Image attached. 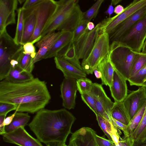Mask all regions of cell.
<instances>
[{
  "label": "cell",
  "mask_w": 146,
  "mask_h": 146,
  "mask_svg": "<svg viewBox=\"0 0 146 146\" xmlns=\"http://www.w3.org/2000/svg\"><path fill=\"white\" fill-rule=\"evenodd\" d=\"M11 64V69L5 79L6 81L19 83L28 82L34 78L31 73L24 70L19 65L17 60H12Z\"/></svg>",
  "instance_id": "21"
},
{
  "label": "cell",
  "mask_w": 146,
  "mask_h": 146,
  "mask_svg": "<svg viewBox=\"0 0 146 146\" xmlns=\"http://www.w3.org/2000/svg\"><path fill=\"white\" fill-rule=\"evenodd\" d=\"M68 146H77L76 145L74 144H71V145H68Z\"/></svg>",
  "instance_id": "54"
},
{
  "label": "cell",
  "mask_w": 146,
  "mask_h": 146,
  "mask_svg": "<svg viewBox=\"0 0 146 146\" xmlns=\"http://www.w3.org/2000/svg\"><path fill=\"white\" fill-rule=\"evenodd\" d=\"M111 117L127 125L131 121L122 102H115L111 112Z\"/></svg>",
  "instance_id": "26"
},
{
  "label": "cell",
  "mask_w": 146,
  "mask_h": 146,
  "mask_svg": "<svg viewBox=\"0 0 146 146\" xmlns=\"http://www.w3.org/2000/svg\"><path fill=\"white\" fill-rule=\"evenodd\" d=\"M96 116L97 120L101 129L109 139L112 141L111 135L113 129L115 127L112 122H110L100 115L97 114Z\"/></svg>",
  "instance_id": "33"
},
{
  "label": "cell",
  "mask_w": 146,
  "mask_h": 146,
  "mask_svg": "<svg viewBox=\"0 0 146 146\" xmlns=\"http://www.w3.org/2000/svg\"><path fill=\"white\" fill-rule=\"evenodd\" d=\"M104 1V0H98L86 11L83 12L82 20L89 22L93 19L95 18Z\"/></svg>",
  "instance_id": "34"
},
{
  "label": "cell",
  "mask_w": 146,
  "mask_h": 146,
  "mask_svg": "<svg viewBox=\"0 0 146 146\" xmlns=\"http://www.w3.org/2000/svg\"><path fill=\"white\" fill-rule=\"evenodd\" d=\"M96 134L91 128L82 127L72 133L68 145L74 144L77 146H100L96 140Z\"/></svg>",
  "instance_id": "17"
},
{
  "label": "cell",
  "mask_w": 146,
  "mask_h": 146,
  "mask_svg": "<svg viewBox=\"0 0 146 146\" xmlns=\"http://www.w3.org/2000/svg\"><path fill=\"white\" fill-rule=\"evenodd\" d=\"M76 83L77 90L81 95L90 92L93 84L91 80L86 77L77 80Z\"/></svg>",
  "instance_id": "35"
},
{
  "label": "cell",
  "mask_w": 146,
  "mask_h": 146,
  "mask_svg": "<svg viewBox=\"0 0 146 146\" xmlns=\"http://www.w3.org/2000/svg\"><path fill=\"white\" fill-rule=\"evenodd\" d=\"M57 57L63 58L79 69L83 70L73 42L71 41Z\"/></svg>",
  "instance_id": "25"
},
{
  "label": "cell",
  "mask_w": 146,
  "mask_h": 146,
  "mask_svg": "<svg viewBox=\"0 0 146 146\" xmlns=\"http://www.w3.org/2000/svg\"><path fill=\"white\" fill-rule=\"evenodd\" d=\"M137 52L117 41L110 45L111 62L115 70L127 80L130 77L131 65Z\"/></svg>",
  "instance_id": "5"
},
{
  "label": "cell",
  "mask_w": 146,
  "mask_h": 146,
  "mask_svg": "<svg viewBox=\"0 0 146 146\" xmlns=\"http://www.w3.org/2000/svg\"><path fill=\"white\" fill-rule=\"evenodd\" d=\"M77 80L71 78H64L60 86L61 97L62 106L68 110L74 109L77 90Z\"/></svg>",
  "instance_id": "14"
},
{
  "label": "cell",
  "mask_w": 146,
  "mask_h": 146,
  "mask_svg": "<svg viewBox=\"0 0 146 146\" xmlns=\"http://www.w3.org/2000/svg\"><path fill=\"white\" fill-rule=\"evenodd\" d=\"M33 58L30 54L25 53L23 47L17 59L19 65L23 69L31 73L34 66L31 65Z\"/></svg>",
  "instance_id": "29"
},
{
  "label": "cell",
  "mask_w": 146,
  "mask_h": 146,
  "mask_svg": "<svg viewBox=\"0 0 146 146\" xmlns=\"http://www.w3.org/2000/svg\"><path fill=\"white\" fill-rule=\"evenodd\" d=\"M54 62L56 68L63 73L64 78H71L77 80L86 78V74L63 58L55 57Z\"/></svg>",
  "instance_id": "20"
},
{
  "label": "cell",
  "mask_w": 146,
  "mask_h": 146,
  "mask_svg": "<svg viewBox=\"0 0 146 146\" xmlns=\"http://www.w3.org/2000/svg\"><path fill=\"white\" fill-rule=\"evenodd\" d=\"M17 0H0V33L8 25L15 23Z\"/></svg>",
  "instance_id": "15"
},
{
  "label": "cell",
  "mask_w": 146,
  "mask_h": 146,
  "mask_svg": "<svg viewBox=\"0 0 146 146\" xmlns=\"http://www.w3.org/2000/svg\"><path fill=\"white\" fill-rule=\"evenodd\" d=\"M131 86L145 87L146 85V64L135 75L128 80Z\"/></svg>",
  "instance_id": "31"
},
{
  "label": "cell",
  "mask_w": 146,
  "mask_h": 146,
  "mask_svg": "<svg viewBox=\"0 0 146 146\" xmlns=\"http://www.w3.org/2000/svg\"><path fill=\"white\" fill-rule=\"evenodd\" d=\"M114 9L113 6V5L111 3L109 5L108 7L105 12V13L109 15V18L111 17V16L114 12Z\"/></svg>",
  "instance_id": "46"
},
{
  "label": "cell",
  "mask_w": 146,
  "mask_h": 146,
  "mask_svg": "<svg viewBox=\"0 0 146 146\" xmlns=\"http://www.w3.org/2000/svg\"><path fill=\"white\" fill-rule=\"evenodd\" d=\"M95 27V25L92 22L90 21L88 23L87 28L89 31L92 30Z\"/></svg>",
  "instance_id": "49"
},
{
  "label": "cell",
  "mask_w": 146,
  "mask_h": 146,
  "mask_svg": "<svg viewBox=\"0 0 146 146\" xmlns=\"http://www.w3.org/2000/svg\"><path fill=\"white\" fill-rule=\"evenodd\" d=\"M18 2L20 4H21L23 2H25L26 0H18Z\"/></svg>",
  "instance_id": "53"
},
{
  "label": "cell",
  "mask_w": 146,
  "mask_h": 146,
  "mask_svg": "<svg viewBox=\"0 0 146 146\" xmlns=\"http://www.w3.org/2000/svg\"><path fill=\"white\" fill-rule=\"evenodd\" d=\"M124 10L123 7L121 5H119L116 6L114 9V12L116 15L122 13Z\"/></svg>",
  "instance_id": "45"
},
{
  "label": "cell",
  "mask_w": 146,
  "mask_h": 146,
  "mask_svg": "<svg viewBox=\"0 0 146 146\" xmlns=\"http://www.w3.org/2000/svg\"><path fill=\"white\" fill-rule=\"evenodd\" d=\"M146 15V5L131 15L115 29L109 35L110 41H118L137 21Z\"/></svg>",
  "instance_id": "16"
},
{
  "label": "cell",
  "mask_w": 146,
  "mask_h": 146,
  "mask_svg": "<svg viewBox=\"0 0 146 146\" xmlns=\"http://www.w3.org/2000/svg\"><path fill=\"white\" fill-rule=\"evenodd\" d=\"M94 72L97 78L101 79L102 77V73L98 66L94 70Z\"/></svg>",
  "instance_id": "47"
},
{
  "label": "cell",
  "mask_w": 146,
  "mask_h": 146,
  "mask_svg": "<svg viewBox=\"0 0 146 146\" xmlns=\"http://www.w3.org/2000/svg\"><path fill=\"white\" fill-rule=\"evenodd\" d=\"M100 25L101 23H99L91 31L87 29L85 32L73 42L77 55L79 59H84L88 55L99 34Z\"/></svg>",
  "instance_id": "11"
},
{
  "label": "cell",
  "mask_w": 146,
  "mask_h": 146,
  "mask_svg": "<svg viewBox=\"0 0 146 146\" xmlns=\"http://www.w3.org/2000/svg\"><path fill=\"white\" fill-rule=\"evenodd\" d=\"M142 52L146 54V40L144 43L143 47L142 50Z\"/></svg>",
  "instance_id": "52"
},
{
  "label": "cell",
  "mask_w": 146,
  "mask_h": 146,
  "mask_svg": "<svg viewBox=\"0 0 146 146\" xmlns=\"http://www.w3.org/2000/svg\"><path fill=\"white\" fill-rule=\"evenodd\" d=\"M146 103L131 119L127 125V130L129 136L135 131L140 124L144 114Z\"/></svg>",
  "instance_id": "32"
},
{
  "label": "cell",
  "mask_w": 146,
  "mask_h": 146,
  "mask_svg": "<svg viewBox=\"0 0 146 146\" xmlns=\"http://www.w3.org/2000/svg\"><path fill=\"white\" fill-rule=\"evenodd\" d=\"M146 64V54L137 52L131 65L130 77L135 75Z\"/></svg>",
  "instance_id": "28"
},
{
  "label": "cell",
  "mask_w": 146,
  "mask_h": 146,
  "mask_svg": "<svg viewBox=\"0 0 146 146\" xmlns=\"http://www.w3.org/2000/svg\"><path fill=\"white\" fill-rule=\"evenodd\" d=\"M33 44L32 42H28L23 45V48L25 53L31 54L34 58L36 52Z\"/></svg>",
  "instance_id": "39"
},
{
  "label": "cell",
  "mask_w": 146,
  "mask_h": 146,
  "mask_svg": "<svg viewBox=\"0 0 146 146\" xmlns=\"http://www.w3.org/2000/svg\"><path fill=\"white\" fill-rule=\"evenodd\" d=\"M73 32L61 31V34L50 50L46 54L44 59L57 56L72 41Z\"/></svg>",
  "instance_id": "22"
},
{
  "label": "cell",
  "mask_w": 146,
  "mask_h": 146,
  "mask_svg": "<svg viewBox=\"0 0 146 146\" xmlns=\"http://www.w3.org/2000/svg\"><path fill=\"white\" fill-rule=\"evenodd\" d=\"M130 119L133 118L146 102V90L141 87L131 91L123 101Z\"/></svg>",
  "instance_id": "13"
},
{
  "label": "cell",
  "mask_w": 146,
  "mask_h": 146,
  "mask_svg": "<svg viewBox=\"0 0 146 146\" xmlns=\"http://www.w3.org/2000/svg\"><path fill=\"white\" fill-rule=\"evenodd\" d=\"M51 99L46 83L38 78L28 82H0V102L14 104L17 112L34 113L44 108Z\"/></svg>",
  "instance_id": "1"
},
{
  "label": "cell",
  "mask_w": 146,
  "mask_h": 146,
  "mask_svg": "<svg viewBox=\"0 0 146 146\" xmlns=\"http://www.w3.org/2000/svg\"><path fill=\"white\" fill-rule=\"evenodd\" d=\"M110 42L108 33L99 34L90 52L86 58L83 60L81 64L86 74H92L95 68L109 53Z\"/></svg>",
  "instance_id": "6"
},
{
  "label": "cell",
  "mask_w": 146,
  "mask_h": 146,
  "mask_svg": "<svg viewBox=\"0 0 146 146\" xmlns=\"http://www.w3.org/2000/svg\"><path fill=\"white\" fill-rule=\"evenodd\" d=\"M64 143L59 142H52L46 144V146H62Z\"/></svg>",
  "instance_id": "48"
},
{
  "label": "cell",
  "mask_w": 146,
  "mask_h": 146,
  "mask_svg": "<svg viewBox=\"0 0 146 146\" xmlns=\"http://www.w3.org/2000/svg\"><path fill=\"white\" fill-rule=\"evenodd\" d=\"M18 17L16 33L13 38L17 45L21 44L24 27L23 10L20 8L17 10Z\"/></svg>",
  "instance_id": "30"
},
{
  "label": "cell",
  "mask_w": 146,
  "mask_h": 146,
  "mask_svg": "<svg viewBox=\"0 0 146 146\" xmlns=\"http://www.w3.org/2000/svg\"><path fill=\"white\" fill-rule=\"evenodd\" d=\"M127 80L114 70L111 84L110 87L111 96L115 102H122L127 95Z\"/></svg>",
  "instance_id": "19"
},
{
  "label": "cell",
  "mask_w": 146,
  "mask_h": 146,
  "mask_svg": "<svg viewBox=\"0 0 146 146\" xmlns=\"http://www.w3.org/2000/svg\"><path fill=\"white\" fill-rule=\"evenodd\" d=\"M111 121L115 127L118 128L123 132L125 137L129 136L127 131V125H126L119 121L111 117Z\"/></svg>",
  "instance_id": "41"
},
{
  "label": "cell",
  "mask_w": 146,
  "mask_h": 146,
  "mask_svg": "<svg viewBox=\"0 0 146 146\" xmlns=\"http://www.w3.org/2000/svg\"><path fill=\"white\" fill-rule=\"evenodd\" d=\"M146 40V15L137 21L117 42L133 51L141 52Z\"/></svg>",
  "instance_id": "8"
},
{
  "label": "cell",
  "mask_w": 146,
  "mask_h": 146,
  "mask_svg": "<svg viewBox=\"0 0 146 146\" xmlns=\"http://www.w3.org/2000/svg\"><path fill=\"white\" fill-rule=\"evenodd\" d=\"M57 7L55 1L43 0L35 5L23 10L24 19L31 14H34L36 18L34 33L29 42L33 44L42 38L41 33L47 24L54 13Z\"/></svg>",
  "instance_id": "4"
},
{
  "label": "cell",
  "mask_w": 146,
  "mask_h": 146,
  "mask_svg": "<svg viewBox=\"0 0 146 146\" xmlns=\"http://www.w3.org/2000/svg\"><path fill=\"white\" fill-rule=\"evenodd\" d=\"M43 0H27L24 2L21 7L25 10L30 8L40 3Z\"/></svg>",
  "instance_id": "42"
},
{
  "label": "cell",
  "mask_w": 146,
  "mask_h": 146,
  "mask_svg": "<svg viewBox=\"0 0 146 146\" xmlns=\"http://www.w3.org/2000/svg\"><path fill=\"white\" fill-rule=\"evenodd\" d=\"M62 146H68V145H66V144H65V143H63Z\"/></svg>",
  "instance_id": "55"
},
{
  "label": "cell",
  "mask_w": 146,
  "mask_h": 146,
  "mask_svg": "<svg viewBox=\"0 0 146 146\" xmlns=\"http://www.w3.org/2000/svg\"><path fill=\"white\" fill-rule=\"evenodd\" d=\"M76 119L65 109L44 108L36 112L28 125L41 142L45 144L56 141L65 143Z\"/></svg>",
  "instance_id": "2"
},
{
  "label": "cell",
  "mask_w": 146,
  "mask_h": 146,
  "mask_svg": "<svg viewBox=\"0 0 146 146\" xmlns=\"http://www.w3.org/2000/svg\"><path fill=\"white\" fill-rule=\"evenodd\" d=\"M88 93L94 98L97 114L111 122V112L114 102L107 96L102 85L93 83L91 90Z\"/></svg>",
  "instance_id": "10"
},
{
  "label": "cell",
  "mask_w": 146,
  "mask_h": 146,
  "mask_svg": "<svg viewBox=\"0 0 146 146\" xmlns=\"http://www.w3.org/2000/svg\"><path fill=\"white\" fill-rule=\"evenodd\" d=\"M17 112V110H15L14 113L5 118L4 122V125L5 126L9 125L11 123Z\"/></svg>",
  "instance_id": "44"
},
{
  "label": "cell",
  "mask_w": 146,
  "mask_h": 146,
  "mask_svg": "<svg viewBox=\"0 0 146 146\" xmlns=\"http://www.w3.org/2000/svg\"><path fill=\"white\" fill-rule=\"evenodd\" d=\"M55 1L56 9L42 32V38L56 30L73 32L82 19L83 12L78 0Z\"/></svg>",
  "instance_id": "3"
},
{
  "label": "cell",
  "mask_w": 146,
  "mask_h": 146,
  "mask_svg": "<svg viewBox=\"0 0 146 146\" xmlns=\"http://www.w3.org/2000/svg\"><path fill=\"white\" fill-rule=\"evenodd\" d=\"M82 100L95 113L97 114L96 110L95 103L92 96L89 93H84L81 95Z\"/></svg>",
  "instance_id": "37"
},
{
  "label": "cell",
  "mask_w": 146,
  "mask_h": 146,
  "mask_svg": "<svg viewBox=\"0 0 146 146\" xmlns=\"http://www.w3.org/2000/svg\"><path fill=\"white\" fill-rule=\"evenodd\" d=\"M88 22L81 20L73 32L72 42H74L76 41L85 32L87 29V25Z\"/></svg>",
  "instance_id": "36"
},
{
  "label": "cell",
  "mask_w": 146,
  "mask_h": 146,
  "mask_svg": "<svg viewBox=\"0 0 146 146\" xmlns=\"http://www.w3.org/2000/svg\"><path fill=\"white\" fill-rule=\"evenodd\" d=\"M61 31L54 32L42 38L36 42V46L39 49L33 60L31 65L34 66L36 62L44 58L46 54L51 49L61 34Z\"/></svg>",
  "instance_id": "18"
},
{
  "label": "cell",
  "mask_w": 146,
  "mask_h": 146,
  "mask_svg": "<svg viewBox=\"0 0 146 146\" xmlns=\"http://www.w3.org/2000/svg\"><path fill=\"white\" fill-rule=\"evenodd\" d=\"M7 115H0V134L2 135L6 133L5 127L4 125V122Z\"/></svg>",
  "instance_id": "43"
},
{
  "label": "cell",
  "mask_w": 146,
  "mask_h": 146,
  "mask_svg": "<svg viewBox=\"0 0 146 146\" xmlns=\"http://www.w3.org/2000/svg\"><path fill=\"white\" fill-rule=\"evenodd\" d=\"M2 136L5 142L19 146H43L38 139L29 134L24 127H21L13 131L6 133Z\"/></svg>",
  "instance_id": "12"
},
{
  "label": "cell",
  "mask_w": 146,
  "mask_h": 146,
  "mask_svg": "<svg viewBox=\"0 0 146 146\" xmlns=\"http://www.w3.org/2000/svg\"><path fill=\"white\" fill-rule=\"evenodd\" d=\"M133 146H146V141L142 143L134 144Z\"/></svg>",
  "instance_id": "50"
},
{
  "label": "cell",
  "mask_w": 146,
  "mask_h": 146,
  "mask_svg": "<svg viewBox=\"0 0 146 146\" xmlns=\"http://www.w3.org/2000/svg\"><path fill=\"white\" fill-rule=\"evenodd\" d=\"M17 108V106L14 104L0 102V115H7L9 112L16 110Z\"/></svg>",
  "instance_id": "38"
},
{
  "label": "cell",
  "mask_w": 146,
  "mask_h": 146,
  "mask_svg": "<svg viewBox=\"0 0 146 146\" xmlns=\"http://www.w3.org/2000/svg\"><path fill=\"white\" fill-rule=\"evenodd\" d=\"M95 137L97 142L100 146H114L115 145L113 141L100 136L96 134Z\"/></svg>",
  "instance_id": "40"
},
{
  "label": "cell",
  "mask_w": 146,
  "mask_h": 146,
  "mask_svg": "<svg viewBox=\"0 0 146 146\" xmlns=\"http://www.w3.org/2000/svg\"><path fill=\"white\" fill-rule=\"evenodd\" d=\"M146 5V0H134L121 13L104 19L101 23L99 34L106 33L110 35L116 27L134 13Z\"/></svg>",
  "instance_id": "9"
},
{
  "label": "cell",
  "mask_w": 146,
  "mask_h": 146,
  "mask_svg": "<svg viewBox=\"0 0 146 146\" xmlns=\"http://www.w3.org/2000/svg\"><path fill=\"white\" fill-rule=\"evenodd\" d=\"M121 1L120 0H112L111 1V3H112L113 5H115L120 3Z\"/></svg>",
  "instance_id": "51"
},
{
  "label": "cell",
  "mask_w": 146,
  "mask_h": 146,
  "mask_svg": "<svg viewBox=\"0 0 146 146\" xmlns=\"http://www.w3.org/2000/svg\"><path fill=\"white\" fill-rule=\"evenodd\" d=\"M22 45H17L6 29L0 33V81L5 79L11 68V62Z\"/></svg>",
  "instance_id": "7"
},
{
  "label": "cell",
  "mask_w": 146,
  "mask_h": 146,
  "mask_svg": "<svg viewBox=\"0 0 146 146\" xmlns=\"http://www.w3.org/2000/svg\"><path fill=\"white\" fill-rule=\"evenodd\" d=\"M36 18L34 14H31L24 19V27L21 44L29 42L35 28Z\"/></svg>",
  "instance_id": "24"
},
{
  "label": "cell",
  "mask_w": 146,
  "mask_h": 146,
  "mask_svg": "<svg viewBox=\"0 0 146 146\" xmlns=\"http://www.w3.org/2000/svg\"><path fill=\"white\" fill-rule=\"evenodd\" d=\"M30 116L27 113L17 112L11 123L5 126L6 133L13 131L19 127L25 126L29 122Z\"/></svg>",
  "instance_id": "27"
},
{
  "label": "cell",
  "mask_w": 146,
  "mask_h": 146,
  "mask_svg": "<svg viewBox=\"0 0 146 146\" xmlns=\"http://www.w3.org/2000/svg\"><path fill=\"white\" fill-rule=\"evenodd\" d=\"M100 70L102 85L110 87L111 84L115 69L110 61L109 53L98 66Z\"/></svg>",
  "instance_id": "23"
}]
</instances>
